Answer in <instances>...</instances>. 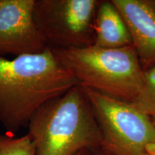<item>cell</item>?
Returning a JSON list of instances; mask_svg holds the SVG:
<instances>
[{
  "mask_svg": "<svg viewBox=\"0 0 155 155\" xmlns=\"http://www.w3.org/2000/svg\"><path fill=\"white\" fill-rule=\"evenodd\" d=\"M132 104L150 117H155V65L145 70L140 92Z\"/></svg>",
  "mask_w": 155,
  "mask_h": 155,
  "instance_id": "9",
  "label": "cell"
},
{
  "mask_svg": "<svg viewBox=\"0 0 155 155\" xmlns=\"http://www.w3.org/2000/svg\"><path fill=\"white\" fill-rule=\"evenodd\" d=\"M94 45L103 48L132 45L127 25L112 1H101L98 5L95 20Z\"/></svg>",
  "mask_w": 155,
  "mask_h": 155,
  "instance_id": "8",
  "label": "cell"
},
{
  "mask_svg": "<svg viewBox=\"0 0 155 155\" xmlns=\"http://www.w3.org/2000/svg\"><path fill=\"white\" fill-rule=\"evenodd\" d=\"M28 128L35 155H75L101 147L100 129L80 85L44 103Z\"/></svg>",
  "mask_w": 155,
  "mask_h": 155,
  "instance_id": "2",
  "label": "cell"
},
{
  "mask_svg": "<svg viewBox=\"0 0 155 155\" xmlns=\"http://www.w3.org/2000/svg\"><path fill=\"white\" fill-rule=\"evenodd\" d=\"M52 51L81 86L131 103L140 92L144 71L133 45L119 48L91 45Z\"/></svg>",
  "mask_w": 155,
  "mask_h": 155,
  "instance_id": "3",
  "label": "cell"
},
{
  "mask_svg": "<svg viewBox=\"0 0 155 155\" xmlns=\"http://www.w3.org/2000/svg\"><path fill=\"white\" fill-rule=\"evenodd\" d=\"M123 17L144 71L155 65V0H111Z\"/></svg>",
  "mask_w": 155,
  "mask_h": 155,
  "instance_id": "7",
  "label": "cell"
},
{
  "mask_svg": "<svg viewBox=\"0 0 155 155\" xmlns=\"http://www.w3.org/2000/svg\"><path fill=\"white\" fill-rule=\"evenodd\" d=\"M0 155H35V147L30 135L14 137L0 134Z\"/></svg>",
  "mask_w": 155,
  "mask_h": 155,
  "instance_id": "10",
  "label": "cell"
},
{
  "mask_svg": "<svg viewBox=\"0 0 155 155\" xmlns=\"http://www.w3.org/2000/svg\"><path fill=\"white\" fill-rule=\"evenodd\" d=\"M87 151H82V152L78 153V154H76L75 155H87Z\"/></svg>",
  "mask_w": 155,
  "mask_h": 155,
  "instance_id": "12",
  "label": "cell"
},
{
  "mask_svg": "<svg viewBox=\"0 0 155 155\" xmlns=\"http://www.w3.org/2000/svg\"><path fill=\"white\" fill-rule=\"evenodd\" d=\"M99 127L103 150L112 155H155V127L132 103L82 86Z\"/></svg>",
  "mask_w": 155,
  "mask_h": 155,
  "instance_id": "4",
  "label": "cell"
},
{
  "mask_svg": "<svg viewBox=\"0 0 155 155\" xmlns=\"http://www.w3.org/2000/svg\"><path fill=\"white\" fill-rule=\"evenodd\" d=\"M98 0H35L37 28L51 50L94 45Z\"/></svg>",
  "mask_w": 155,
  "mask_h": 155,
  "instance_id": "5",
  "label": "cell"
},
{
  "mask_svg": "<svg viewBox=\"0 0 155 155\" xmlns=\"http://www.w3.org/2000/svg\"><path fill=\"white\" fill-rule=\"evenodd\" d=\"M92 155H112V154H111L110 153H108L107 152H106V151L102 150V151H101V152L94 153V154Z\"/></svg>",
  "mask_w": 155,
  "mask_h": 155,
  "instance_id": "11",
  "label": "cell"
},
{
  "mask_svg": "<svg viewBox=\"0 0 155 155\" xmlns=\"http://www.w3.org/2000/svg\"><path fill=\"white\" fill-rule=\"evenodd\" d=\"M79 85L53 52L0 58V122L9 132L28 127L44 103Z\"/></svg>",
  "mask_w": 155,
  "mask_h": 155,
  "instance_id": "1",
  "label": "cell"
},
{
  "mask_svg": "<svg viewBox=\"0 0 155 155\" xmlns=\"http://www.w3.org/2000/svg\"><path fill=\"white\" fill-rule=\"evenodd\" d=\"M151 119H152L153 124H154V127H155V117H152V118H151Z\"/></svg>",
  "mask_w": 155,
  "mask_h": 155,
  "instance_id": "13",
  "label": "cell"
},
{
  "mask_svg": "<svg viewBox=\"0 0 155 155\" xmlns=\"http://www.w3.org/2000/svg\"><path fill=\"white\" fill-rule=\"evenodd\" d=\"M34 4L35 0H0V58L48 49L35 22Z\"/></svg>",
  "mask_w": 155,
  "mask_h": 155,
  "instance_id": "6",
  "label": "cell"
}]
</instances>
